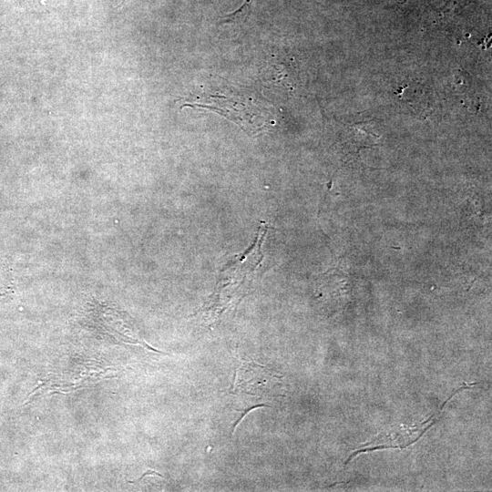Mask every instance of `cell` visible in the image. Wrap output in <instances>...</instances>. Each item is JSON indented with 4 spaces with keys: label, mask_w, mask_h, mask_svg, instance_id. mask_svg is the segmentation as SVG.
<instances>
[{
    "label": "cell",
    "mask_w": 492,
    "mask_h": 492,
    "mask_svg": "<svg viewBox=\"0 0 492 492\" xmlns=\"http://www.w3.org/2000/svg\"><path fill=\"white\" fill-rule=\"evenodd\" d=\"M266 232L267 226H260L254 242L243 253L230 260L220 271L208 312L217 315L244 293L262 262L261 246Z\"/></svg>",
    "instance_id": "6da1fadb"
},
{
    "label": "cell",
    "mask_w": 492,
    "mask_h": 492,
    "mask_svg": "<svg viewBox=\"0 0 492 492\" xmlns=\"http://www.w3.org/2000/svg\"><path fill=\"white\" fill-rule=\"evenodd\" d=\"M205 100L206 103L186 104L185 106L203 108L219 112L240 125L250 134L260 132L267 124V119L261 114V109L253 107V104L219 95L210 96Z\"/></svg>",
    "instance_id": "7a4b0ae2"
}]
</instances>
